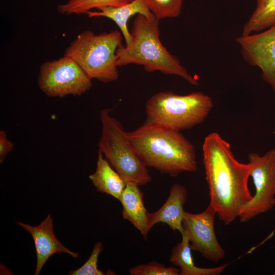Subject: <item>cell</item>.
Returning <instances> with one entry per match:
<instances>
[{
  "mask_svg": "<svg viewBox=\"0 0 275 275\" xmlns=\"http://www.w3.org/2000/svg\"><path fill=\"white\" fill-rule=\"evenodd\" d=\"M202 152L209 205L219 220L229 225L253 198L248 187L250 164L238 161L230 143L217 132L205 137Z\"/></svg>",
  "mask_w": 275,
  "mask_h": 275,
  "instance_id": "obj_1",
  "label": "cell"
},
{
  "mask_svg": "<svg viewBox=\"0 0 275 275\" xmlns=\"http://www.w3.org/2000/svg\"><path fill=\"white\" fill-rule=\"evenodd\" d=\"M126 134L136 155L147 167L171 177L197 171L195 147L180 131L145 122Z\"/></svg>",
  "mask_w": 275,
  "mask_h": 275,
  "instance_id": "obj_2",
  "label": "cell"
},
{
  "mask_svg": "<svg viewBox=\"0 0 275 275\" xmlns=\"http://www.w3.org/2000/svg\"><path fill=\"white\" fill-rule=\"evenodd\" d=\"M159 20L138 14L133 20L131 41L121 44L116 50L118 67L130 64L143 65L148 72L158 71L164 74L179 76L190 85H199L197 77L190 74L178 58L172 54L159 39Z\"/></svg>",
  "mask_w": 275,
  "mask_h": 275,
  "instance_id": "obj_3",
  "label": "cell"
},
{
  "mask_svg": "<svg viewBox=\"0 0 275 275\" xmlns=\"http://www.w3.org/2000/svg\"><path fill=\"white\" fill-rule=\"evenodd\" d=\"M213 106L211 97L202 92L184 95L160 92L146 102L145 122L181 131L203 122Z\"/></svg>",
  "mask_w": 275,
  "mask_h": 275,
  "instance_id": "obj_4",
  "label": "cell"
},
{
  "mask_svg": "<svg viewBox=\"0 0 275 275\" xmlns=\"http://www.w3.org/2000/svg\"><path fill=\"white\" fill-rule=\"evenodd\" d=\"M122 36L117 30L99 34L84 31L71 42L64 56L75 61L91 79L115 81L119 77L116 50Z\"/></svg>",
  "mask_w": 275,
  "mask_h": 275,
  "instance_id": "obj_5",
  "label": "cell"
},
{
  "mask_svg": "<svg viewBox=\"0 0 275 275\" xmlns=\"http://www.w3.org/2000/svg\"><path fill=\"white\" fill-rule=\"evenodd\" d=\"M102 125L98 144L105 158L126 183L145 185L151 181L147 167L135 152L121 123L107 108L100 111Z\"/></svg>",
  "mask_w": 275,
  "mask_h": 275,
  "instance_id": "obj_6",
  "label": "cell"
},
{
  "mask_svg": "<svg viewBox=\"0 0 275 275\" xmlns=\"http://www.w3.org/2000/svg\"><path fill=\"white\" fill-rule=\"evenodd\" d=\"M38 85L48 97L64 98L81 96L91 88L92 82L75 61L64 55L42 64Z\"/></svg>",
  "mask_w": 275,
  "mask_h": 275,
  "instance_id": "obj_7",
  "label": "cell"
},
{
  "mask_svg": "<svg viewBox=\"0 0 275 275\" xmlns=\"http://www.w3.org/2000/svg\"><path fill=\"white\" fill-rule=\"evenodd\" d=\"M248 159L255 193L239 213L241 223L248 222L275 206V148L261 156L250 153Z\"/></svg>",
  "mask_w": 275,
  "mask_h": 275,
  "instance_id": "obj_8",
  "label": "cell"
},
{
  "mask_svg": "<svg viewBox=\"0 0 275 275\" xmlns=\"http://www.w3.org/2000/svg\"><path fill=\"white\" fill-rule=\"evenodd\" d=\"M215 209L209 205L199 213L185 212L183 232L188 239L192 250L199 252L205 259L218 262L225 256V251L217 239L214 230Z\"/></svg>",
  "mask_w": 275,
  "mask_h": 275,
  "instance_id": "obj_9",
  "label": "cell"
},
{
  "mask_svg": "<svg viewBox=\"0 0 275 275\" xmlns=\"http://www.w3.org/2000/svg\"><path fill=\"white\" fill-rule=\"evenodd\" d=\"M244 60L259 67L262 76L275 93V24L260 33L236 38Z\"/></svg>",
  "mask_w": 275,
  "mask_h": 275,
  "instance_id": "obj_10",
  "label": "cell"
},
{
  "mask_svg": "<svg viewBox=\"0 0 275 275\" xmlns=\"http://www.w3.org/2000/svg\"><path fill=\"white\" fill-rule=\"evenodd\" d=\"M17 224L26 230L33 239L37 256L35 275L39 274L45 263L53 254L63 253L73 258L79 256L78 253L71 251L57 238L50 214L36 226L19 222Z\"/></svg>",
  "mask_w": 275,
  "mask_h": 275,
  "instance_id": "obj_11",
  "label": "cell"
},
{
  "mask_svg": "<svg viewBox=\"0 0 275 275\" xmlns=\"http://www.w3.org/2000/svg\"><path fill=\"white\" fill-rule=\"evenodd\" d=\"M187 199V190L179 183L172 185L169 195L164 204L156 211L148 213L149 231L157 223L167 224L173 231L183 232L184 205Z\"/></svg>",
  "mask_w": 275,
  "mask_h": 275,
  "instance_id": "obj_12",
  "label": "cell"
},
{
  "mask_svg": "<svg viewBox=\"0 0 275 275\" xmlns=\"http://www.w3.org/2000/svg\"><path fill=\"white\" fill-rule=\"evenodd\" d=\"M144 193L139 185L127 183L119 201L122 206V215L129 221L145 237L150 231L148 229V213L143 201Z\"/></svg>",
  "mask_w": 275,
  "mask_h": 275,
  "instance_id": "obj_13",
  "label": "cell"
},
{
  "mask_svg": "<svg viewBox=\"0 0 275 275\" xmlns=\"http://www.w3.org/2000/svg\"><path fill=\"white\" fill-rule=\"evenodd\" d=\"M138 14L149 19L155 17L142 0H133L119 6L102 7L96 11H89L87 14L90 18L103 17L114 21L125 39V45H128L131 42V35L127 24L132 16Z\"/></svg>",
  "mask_w": 275,
  "mask_h": 275,
  "instance_id": "obj_14",
  "label": "cell"
},
{
  "mask_svg": "<svg viewBox=\"0 0 275 275\" xmlns=\"http://www.w3.org/2000/svg\"><path fill=\"white\" fill-rule=\"evenodd\" d=\"M89 178L98 191L109 195L118 200L126 184L99 149L95 171L89 175Z\"/></svg>",
  "mask_w": 275,
  "mask_h": 275,
  "instance_id": "obj_15",
  "label": "cell"
},
{
  "mask_svg": "<svg viewBox=\"0 0 275 275\" xmlns=\"http://www.w3.org/2000/svg\"><path fill=\"white\" fill-rule=\"evenodd\" d=\"M181 236V241L173 248L169 259L174 265L179 267V275H219L229 266V263L212 268L197 266L194 262L189 240L184 234Z\"/></svg>",
  "mask_w": 275,
  "mask_h": 275,
  "instance_id": "obj_16",
  "label": "cell"
},
{
  "mask_svg": "<svg viewBox=\"0 0 275 275\" xmlns=\"http://www.w3.org/2000/svg\"><path fill=\"white\" fill-rule=\"evenodd\" d=\"M275 24V0H257L256 8L242 28V35L264 31Z\"/></svg>",
  "mask_w": 275,
  "mask_h": 275,
  "instance_id": "obj_17",
  "label": "cell"
},
{
  "mask_svg": "<svg viewBox=\"0 0 275 275\" xmlns=\"http://www.w3.org/2000/svg\"><path fill=\"white\" fill-rule=\"evenodd\" d=\"M133 0H67L57 7L58 11L66 15L87 14L92 9L104 7L119 6Z\"/></svg>",
  "mask_w": 275,
  "mask_h": 275,
  "instance_id": "obj_18",
  "label": "cell"
},
{
  "mask_svg": "<svg viewBox=\"0 0 275 275\" xmlns=\"http://www.w3.org/2000/svg\"><path fill=\"white\" fill-rule=\"evenodd\" d=\"M149 10L159 20L167 18L179 16L183 0H142Z\"/></svg>",
  "mask_w": 275,
  "mask_h": 275,
  "instance_id": "obj_19",
  "label": "cell"
},
{
  "mask_svg": "<svg viewBox=\"0 0 275 275\" xmlns=\"http://www.w3.org/2000/svg\"><path fill=\"white\" fill-rule=\"evenodd\" d=\"M131 275H179V269L173 266L167 267L159 262L152 261L129 269Z\"/></svg>",
  "mask_w": 275,
  "mask_h": 275,
  "instance_id": "obj_20",
  "label": "cell"
},
{
  "mask_svg": "<svg viewBox=\"0 0 275 275\" xmlns=\"http://www.w3.org/2000/svg\"><path fill=\"white\" fill-rule=\"evenodd\" d=\"M103 249L101 241L97 242L88 259L79 268L70 271L69 275H104L105 273L98 268L97 263L99 254Z\"/></svg>",
  "mask_w": 275,
  "mask_h": 275,
  "instance_id": "obj_21",
  "label": "cell"
},
{
  "mask_svg": "<svg viewBox=\"0 0 275 275\" xmlns=\"http://www.w3.org/2000/svg\"><path fill=\"white\" fill-rule=\"evenodd\" d=\"M14 144L7 137L3 130H0V162L2 163L8 154L14 148Z\"/></svg>",
  "mask_w": 275,
  "mask_h": 275,
  "instance_id": "obj_22",
  "label": "cell"
},
{
  "mask_svg": "<svg viewBox=\"0 0 275 275\" xmlns=\"http://www.w3.org/2000/svg\"><path fill=\"white\" fill-rule=\"evenodd\" d=\"M274 275H275V273H274Z\"/></svg>",
  "mask_w": 275,
  "mask_h": 275,
  "instance_id": "obj_23",
  "label": "cell"
}]
</instances>
